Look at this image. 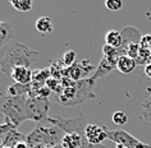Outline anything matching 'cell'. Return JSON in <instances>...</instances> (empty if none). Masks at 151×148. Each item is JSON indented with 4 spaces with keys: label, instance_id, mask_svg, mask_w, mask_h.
Returning a JSON list of instances; mask_svg holds the SVG:
<instances>
[{
    "label": "cell",
    "instance_id": "6da1fadb",
    "mask_svg": "<svg viewBox=\"0 0 151 148\" xmlns=\"http://www.w3.org/2000/svg\"><path fill=\"white\" fill-rule=\"evenodd\" d=\"M40 58L39 51L31 50L23 44L14 42L6 49L5 54L0 59V70L6 75L12 74L16 68L27 66L31 68Z\"/></svg>",
    "mask_w": 151,
    "mask_h": 148
},
{
    "label": "cell",
    "instance_id": "7a4b0ae2",
    "mask_svg": "<svg viewBox=\"0 0 151 148\" xmlns=\"http://www.w3.org/2000/svg\"><path fill=\"white\" fill-rule=\"evenodd\" d=\"M93 87L87 79L73 82L69 78L62 79V89L58 92V101L63 106H74L85 102L88 98H95L96 94L92 91Z\"/></svg>",
    "mask_w": 151,
    "mask_h": 148
},
{
    "label": "cell",
    "instance_id": "3957f363",
    "mask_svg": "<svg viewBox=\"0 0 151 148\" xmlns=\"http://www.w3.org/2000/svg\"><path fill=\"white\" fill-rule=\"evenodd\" d=\"M27 97L28 96L12 97L6 94L0 98V109L4 117V123L17 129L24 120H27Z\"/></svg>",
    "mask_w": 151,
    "mask_h": 148
},
{
    "label": "cell",
    "instance_id": "277c9868",
    "mask_svg": "<svg viewBox=\"0 0 151 148\" xmlns=\"http://www.w3.org/2000/svg\"><path fill=\"white\" fill-rule=\"evenodd\" d=\"M65 135L62 129L58 127H45L42 124H37L35 129L27 134V142L32 148L36 146H47V147H55L60 146L63 140V137Z\"/></svg>",
    "mask_w": 151,
    "mask_h": 148
},
{
    "label": "cell",
    "instance_id": "5b68a950",
    "mask_svg": "<svg viewBox=\"0 0 151 148\" xmlns=\"http://www.w3.org/2000/svg\"><path fill=\"white\" fill-rule=\"evenodd\" d=\"M47 123H50L54 127H58L59 129L65 133V134H70V133H78L82 137H85V129L87 127V121H86L85 114L80 112L78 116L70 117V119H65L59 115L55 116H49Z\"/></svg>",
    "mask_w": 151,
    "mask_h": 148
},
{
    "label": "cell",
    "instance_id": "8992f818",
    "mask_svg": "<svg viewBox=\"0 0 151 148\" xmlns=\"http://www.w3.org/2000/svg\"><path fill=\"white\" fill-rule=\"evenodd\" d=\"M26 110H27V120L42 124L49 119L50 101L47 97H27Z\"/></svg>",
    "mask_w": 151,
    "mask_h": 148
},
{
    "label": "cell",
    "instance_id": "52a82bcc",
    "mask_svg": "<svg viewBox=\"0 0 151 148\" xmlns=\"http://www.w3.org/2000/svg\"><path fill=\"white\" fill-rule=\"evenodd\" d=\"M92 70H96V68L90 63V60H82V61H77L69 68H64L63 77L69 78L73 82H80L87 79L86 77H88L90 71Z\"/></svg>",
    "mask_w": 151,
    "mask_h": 148
},
{
    "label": "cell",
    "instance_id": "ba28073f",
    "mask_svg": "<svg viewBox=\"0 0 151 148\" xmlns=\"http://www.w3.org/2000/svg\"><path fill=\"white\" fill-rule=\"evenodd\" d=\"M108 139L127 148H151V146L142 143L136 137L124 130H108Z\"/></svg>",
    "mask_w": 151,
    "mask_h": 148
},
{
    "label": "cell",
    "instance_id": "9c48e42d",
    "mask_svg": "<svg viewBox=\"0 0 151 148\" xmlns=\"http://www.w3.org/2000/svg\"><path fill=\"white\" fill-rule=\"evenodd\" d=\"M116 63H118V61H115V60H111V59L106 58V56H103V59H101L100 64L96 68L95 73H93L90 78H87L88 83L92 87H95V83L99 81V79L106 77V75L110 74L114 69H116Z\"/></svg>",
    "mask_w": 151,
    "mask_h": 148
},
{
    "label": "cell",
    "instance_id": "30bf717a",
    "mask_svg": "<svg viewBox=\"0 0 151 148\" xmlns=\"http://www.w3.org/2000/svg\"><path fill=\"white\" fill-rule=\"evenodd\" d=\"M108 130L109 129L103 125L88 124L85 129V138L91 144H101L108 139Z\"/></svg>",
    "mask_w": 151,
    "mask_h": 148
},
{
    "label": "cell",
    "instance_id": "8fae6325",
    "mask_svg": "<svg viewBox=\"0 0 151 148\" xmlns=\"http://www.w3.org/2000/svg\"><path fill=\"white\" fill-rule=\"evenodd\" d=\"M122 37H123V44H122V50L127 54V49L131 44H134V42H139L141 44V33H139V29L136 28V27H126L122 31Z\"/></svg>",
    "mask_w": 151,
    "mask_h": 148
},
{
    "label": "cell",
    "instance_id": "7c38bea8",
    "mask_svg": "<svg viewBox=\"0 0 151 148\" xmlns=\"http://www.w3.org/2000/svg\"><path fill=\"white\" fill-rule=\"evenodd\" d=\"M32 74L33 70L31 68L27 66H19L16 68L12 74H10V78L14 81V83H19V84H29L32 83Z\"/></svg>",
    "mask_w": 151,
    "mask_h": 148
},
{
    "label": "cell",
    "instance_id": "4fadbf2b",
    "mask_svg": "<svg viewBox=\"0 0 151 148\" xmlns=\"http://www.w3.org/2000/svg\"><path fill=\"white\" fill-rule=\"evenodd\" d=\"M27 135H24L23 133L18 132L17 129H12L4 138H1V144L3 147H9V148H16L18 143L26 142Z\"/></svg>",
    "mask_w": 151,
    "mask_h": 148
},
{
    "label": "cell",
    "instance_id": "5bb4252c",
    "mask_svg": "<svg viewBox=\"0 0 151 148\" xmlns=\"http://www.w3.org/2000/svg\"><path fill=\"white\" fill-rule=\"evenodd\" d=\"M137 66V61L128 55H122L116 63V69L123 74H131Z\"/></svg>",
    "mask_w": 151,
    "mask_h": 148
},
{
    "label": "cell",
    "instance_id": "9a60e30c",
    "mask_svg": "<svg viewBox=\"0 0 151 148\" xmlns=\"http://www.w3.org/2000/svg\"><path fill=\"white\" fill-rule=\"evenodd\" d=\"M32 89V83L29 84H19V83H13L8 87L6 94L12 97H19V96H28V93Z\"/></svg>",
    "mask_w": 151,
    "mask_h": 148
},
{
    "label": "cell",
    "instance_id": "2e32d148",
    "mask_svg": "<svg viewBox=\"0 0 151 148\" xmlns=\"http://www.w3.org/2000/svg\"><path fill=\"white\" fill-rule=\"evenodd\" d=\"M82 139L83 137L78 133H70V134H65L63 137L62 146L63 148H81Z\"/></svg>",
    "mask_w": 151,
    "mask_h": 148
},
{
    "label": "cell",
    "instance_id": "e0dca14e",
    "mask_svg": "<svg viewBox=\"0 0 151 148\" xmlns=\"http://www.w3.org/2000/svg\"><path fill=\"white\" fill-rule=\"evenodd\" d=\"M122 44H123L122 32L116 31V29H110V31L106 32V35H105V45L119 49L122 47Z\"/></svg>",
    "mask_w": 151,
    "mask_h": 148
},
{
    "label": "cell",
    "instance_id": "ac0fdd59",
    "mask_svg": "<svg viewBox=\"0 0 151 148\" xmlns=\"http://www.w3.org/2000/svg\"><path fill=\"white\" fill-rule=\"evenodd\" d=\"M51 78L50 68H44V69H35L32 74V83L36 84H46V82Z\"/></svg>",
    "mask_w": 151,
    "mask_h": 148
},
{
    "label": "cell",
    "instance_id": "d6986e66",
    "mask_svg": "<svg viewBox=\"0 0 151 148\" xmlns=\"http://www.w3.org/2000/svg\"><path fill=\"white\" fill-rule=\"evenodd\" d=\"M12 26L0 19V47H3L12 37Z\"/></svg>",
    "mask_w": 151,
    "mask_h": 148
},
{
    "label": "cell",
    "instance_id": "ffe728a7",
    "mask_svg": "<svg viewBox=\"0 0 151 148\" xmlns=\"http://www.w3.org/2000/svg\"><path fill=\"white\" fill-rule=\"evenodd\" d=\"M36 29L40 33H51L52 32V23L49 17H40L36 21Z\"/></svg>",
    "mask_w": 151,
    "mask_h": 148
},
{
    "label": "cell",
    "instance_id": "44dd1931",
    "mask_svg": "<svg viewBox=\"0 0 151 148\" xmlns=\"http://www.w3.org/2000/svg\"><path fill=\"white\" fill-rule=\"evenodd\" d=\"M10 5L18 12H29L32 10L33 1L32 0H12Z\"/></svg>",
    "mask_w": 151,
    "mask_h": 148
},
{
    "label": "cell",
    "instance_id": "7402d4cb",
    "mask_svg": "<svg viewBox=\"0 0 151 148\" xmlns=\"http://www.w3.org/2000/svg\"><path fill=\"white\" fill-rule=\"evenodd\" d=\"M76 58H77V54H76L74 50H68L64 52L63 58H62V64L65 68H69L72 66L73 64H76L77 61H76Z\"/></svg>",
    "mask_w": 151,
    "mask_h": 148
},
{
    "label": "cell",
    "instance_id": "603a6c76",
    "mask_svg": "<svg viewBox=\"0 0 151 148\" xmlns=\"http://www.w3.org/2000/svg\"><path fill=\"white\" fill-rule=\"evenodd\" d=\"M113 123H114L115 125H124L128 123V116L126 112L123 111H115L114 114H113Z\"/></svg>",
    "mask_w": 151,
    "mask_h": 148
},
{
    "label": "cell",
    "instance_id": "cb8c5ba5",
    "mask_svg": "<svg viewBox=\"0 0 151 148\" xmlns=\"http://www.w3.org/2000/svg\"><path fill=\"white\" fill-rule=\"evenodd\" d=\"M141 107H142L141 117L151 123V98H149V100H146L145 102H143Z\"/></svg>",
    "mask_w": 151,
    "mask_h": 148
},
{
    "label": "cell",
    "instance_id": "d4e9b609",
    "mask_svg": "<svg viewBox=\"0 0 151 148\" xmlns=\"http://www.w3.org/2000/svg\"><path fill=\"white\" fill-rule=\"evenodd\" d=\"M105 6L110 12H118L123 8V1L122 0H106L105 1Z\"/></svg>",
    "mask_w": 151,
    "mask_h": 148
},
{
    "label": "cell",
    "instance_id": "484cf974",
    "mask_svg": "<svg viewBox=\"0 0 151 148\" xmlns=\"http://www.w3.org/2000/svg\"><path fill=\"white\" fill-rule=\"evenodd\" d=\"M12 129H16V128H13L12 125H9V124H6V123L0 124V139L4 138V137L8 134L10 130H12Z\"/></svg>",
    "mask_w": 151,
    "mask_h": 148
},
{
    "label": "cell",
    "instance_id": "4316f807",
    "mask_svg": "<svg viewBox=\"0 0 151 148\" xmlns=\"http://www.w3.org/2000/svg\"><path fill=\"white\" fill-rule=\"evenodd\" d=\"M81 148H110V147H106V146H104V144H91V143H88L87 140H86V138L83 137Z\"/></svg>",
    "mask_w": 151,
    "mask_h": 148
},
{
    "label": "cell",
    "instance_id": "83f0119b",
    "mask_svg": "<svg viewBox=\"0 0 151 148\" xmlns=\"http://www.w3.org/2000/svg\"><path fill=\"white\" fill-rule=\"evenodd\" d=\"M16 148H32L27 142H21V143H18L17 144V147Z\"/></svg>",
    "mask_w": 151,
    "mask_h": 148
},
{
    "label": "cell",
    "instance_id": "f1b7e54d",
    "mask_svg": "<svg viewBox=\"0 0 151 148\" xmlns=\"http://www.w3.org/2000/svg\"><path fill=\"white\" fill-rule=\"evenodd\" d=\"M145 74L151 79V64H150V65H146L145 66Z\"/></svg>",
    "mask_w": 151,
    "mask_h": 148
},
{
    "label": "cell",
    "instance_id": "f546056e",
    "mask_svg": "<svg viewBox=\"0 0 151 148\" xmlns=\"http://www.w3.org/2000/svg\"><path fill=\"white\" fill-rule=\"evenodd\" d=\"M33 148H51V147H47V146H36Z\"/></svg>",
    "mask_w": 151,
    "mask_h": 148
},
{
    "label": "cell",
    "instance_id": "4dcf8cb0",
    "mask_svg": "<svg viewBox=\"0 0 151 148\" xmlns=\"http://www.w3.org/2000/svg\"><path fill=\"white\" fill-rule=\"evenodd\" d=\"M116 148H127V147H124V146H120V144H116Z\"/></svg>",
    "mask_w": 151,
    "mask_h": 148
},
{
    "label": "cell",
    "instance_id": "1f68e13d",
    "mask_svg": "<svg viewBox=\"0 0 151 148\" xmlns=\"http://www.w3.org/2000/svg\"><path fill=\"white\" fill-rule=\"evenodd\" d=\"M51 148H63L62 146H55V147H51Z\"/></svg>",
    "mask_w": 151,
    "mask_h": 148
},
{
    "label": "cell",
    "instance_id": "d6a6232c",
    "mask_svg": "<svg viewBox=\"0 0 151 148\" xmlns=\"http://www.w3.org/2000/svg\"><path fill=\"white\" fill-rule=\"evenodd\" d=\"M0 148H4V147H3V144H1V143H0Z\"/></svg>",
    "mask_w": 151,
    "mask_h": 148
},
{
    "label": "cell",
    "instance_id": "836d02e7",
    "mask_svg": "<svg viewBox=\"0 0 151 148\" xmlns=\"http://www.w3.org/2000/svg\"><path fill=\"white\" fill-rule=\"evenodd\" d=\"M4 148H9V147H4Z\"/></svg>",
    "mask_w": 151,
    "mask_h": 148
}]
</instances>
